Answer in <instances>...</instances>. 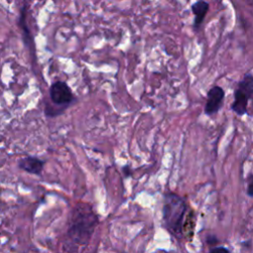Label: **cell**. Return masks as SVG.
<instances>
[{"label":"cell","mask_w":253,"mask_h":253,"mask_svg":"<svg viewBox=\"0 0 253 253\" xmlns=\"http://www.w3.org/2000/svg\"><path fill=\"white\" fill-rule=\"evenodd\" d=\"M209 3L204 1V0H199L197 2H195L193 5H192V12L193 14L195 15V19H194V30L195 31H198L209 11Z\"/></svg>","instance_id":"7"},{"label":"cell","mask_w":253,"mask_h":253,"mask_svg":"<svg viewBox=\"0 0 253 253\" xmlns=\"http://www.w3.org/2000/svg\"><path fill=\"white\" fill-rule=\"evenodd\" d=\"M253 94V76L251 72L244 75L234 90V101L231 104V110L238 116L247 113V105Z\"/></svg>","instance_id":"3"},{"label":"cell","mask_w":253,"mask_h":253,"mask_svg":"<svg viewBox=\"0 0 253 253\" xmlns=\"http://www.w3.org/2000/svg\"><path fill=\"white\" fill-rule=\"evenodd\" d=\"M123 171H124V173H125V175H126V177H128V176L131 175V173L129 172V167H128V166H125V167L123 168Z\"/></svg>","instance_id":"10"},{"label":"cell","mask_w":253,"mask_h":253,"mask_svg":"<svg viewBox=\"0 0 253 253\" xmlns=\"http://www.w3.org/2000/svg\"><path fill=\"white\" fill-rule=\"evenodd\" d=\"M211 236V240L210 239H207V241H208V243H216L217 242V239L213 236V235H210Z\"/></svg>","instance_id":"11"},{"label":"cell","mask_w":253,"mask_h":253,"mask_svg":"<svg viewBox=\"0 0 253 253\" xmlns=\"http://www.w3.org/2000/svg\"><path fill=\"white\" fill-rule=\"evenodd\" d=\"M253 183H252V177H250L249 182H248V187H247V195L249 197H253Z\"/></svg>","instance_id":"9"},{"label":"cell","mask_w":253,"mask_h":253,"mask_svg":"<svg viewBox=\"0 0 253 253\" xmlns=\"http://www.w3.org/2000/svg\"><path fill=\"white\" fill-rule=\"evenodd\" d=\"M18 165L22 170H24L30 174L40 175L42 171L44 161H42V159H40L38 157L27 156V157L21 158L18 161Z\"/></svg>","instance_id":"6"},{"label":"cell","mask_w":253,"mask_h":253,"mask_svg":"<svg viewBox=\"0 0 253 253\" xmlns=\"http://www.w3.org/2000/svg\"><path fill=\"white\" fill-rule=\"evenodd\" d=\"M98 223L97 215L91 208L74 209L67 230V247L79 248L85 246L90 240Z\"/></svg>","instance_id":"1"},{"label":"cell","mask_w":253,"mask_h":253,"mask_svg":"<svg viewBox=\"0 0 253 253\" xmlns=\"http://www.w3.org/2000/svg\"><path fill=\"white\" fill-rule=\"evenodd\" d=\"M210 253H230L228 249H226L223 246H218V247H212L210 250Z\"/></svg>","instance_id":"8"},{"label":"cell","mask_w":253,"mask_h":253,"mask_svg":"<svg viewBox=\"0 0 253 253\" xmlns=\"http://www.w3.org/2000/svg\"><path fill=\"white\" fill-rule=\"evenodd\" d=\"M224 100V90L219 86L211 87L207 95V102L205 105V114L211 116L216 114L222 107Z\"/></svg>","instance_id":"5"},{"label":"cell","mask_w":253,"mask_h":253,"mask_svg":"<svg viewBox=\"0 0 253 253\" xmlns=\"http://www.w3.org/2000/svg\"><path fill=\"white\" fill-rule=\"evenodd\" d=\"M49 97L54 105L62 109H66L75 100L72 90L63 81H56L50 86Z\"/></svg>","instance_id":"4"},{"label":"cell","mask_w":253,"mask_h":253,"mask_svg":"<svg viewBox=\"0 0 253 253\" xmlns=\"http://www.w3.org/2000/svg\"><path fill=\"white\" fill-rule=\"evenodd\" d=\"M187 211V205L183 198L174 193L164 195L162 220L166 229L176 237L183 235V223Z\"/></svg>","instance_id":"2"}]
</instances>
